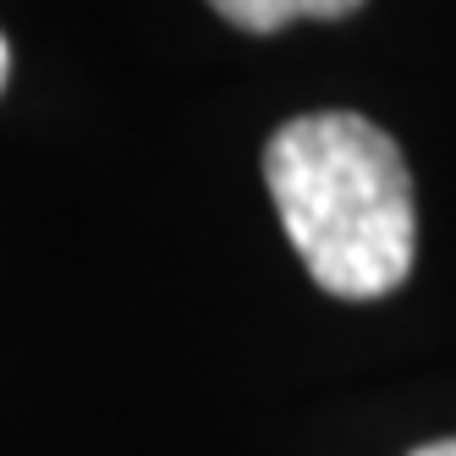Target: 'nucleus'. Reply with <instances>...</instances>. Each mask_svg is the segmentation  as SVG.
I'll return each instance as SVG.
<instances>
[{
    "instance_id": "nucleus-1",
    "label": "nucleus",
    "mask_w": 456,
    "mask_h": 456,
    "mask_svg": "<svg viewBox=\"0 0 456 456\" xmlns=\"http://www.w3.org/2000/svg\"><path fill=\"white\" fill-rule=\"evenodd\" d=\"M265 187L319 291L390 297L418 258V204L402 143L357 110H314L275 126Z\"/></svg>"
},
{
    "instance_id": "nucleus-2",
    "label": "nucleus",
    "mask_w": 456,
    "mask_h": 456,
    "mask_svg": "<svg viewBox=\"0 0 456 456\" xmlns=\"http://www.w3.org/2000/svg\"><path fill=\"white\" fill-rule=\"evenodd\" d=\"M209 12L225 17L242 34H281L291 22H341L363 12V0H209Z\"/></svg>"
},
{
    "instance_id": "nucleus-3",
    "label": "nucleus",
    "mask_w": 456,
    "mask_h": 456,
    "mask_svg": "<svg viewBox=\"0 0 456 456\" xmlns=\"http://www.w3.org/2000/svg\"><path fill=\"white\" fill-rule=\"evenodd\" d=\"M412 456H456V440H435V445H418Z\"/></svg>"
},
{
    "instance_id": "nucleus-4",
    "label": "nucleus",
    "mask_w": 456,
    "mask_h": 456,
    "mask_svg": "<svg viewBox=\"0 0 456 456\" xmlns=\"http://www.w3.org/2000/svg\"><path fill=\"white\" fill-rule=\"evenodd\" d=\"M6 67H12V55H6V39H0V88H6Z\"/></svg>"
}]
</instances>
